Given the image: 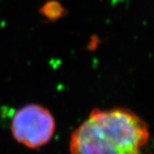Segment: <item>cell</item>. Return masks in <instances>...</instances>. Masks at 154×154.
I'll return each instance as SVG.
<instances>
[{
	"label": "cell",
	"instance_id": "7a4b0ae2",
	"mask_svg": "<svg viewBox=\"0 0 154 154\" xmlns=\"http://www.w3.org/2000/svg\"><path fill=\"white\" fill-rule=\"evenodd\" d=\"M55 128V120L49 110L34 104L19 109L11 122L15 140L29 148H38L48 143Z\"/></svg>",
	"mask_w": 154,
	"mask_h": 154
},
{
	"label": "cell",
	"instance_id": "3957f363",
	"mask_svg": "<svg viewBox=\"0 0 154 154\" xmlns=\"http://www.w3.org/2000/svg\"><path fill=\"white\" fill-rule=\"evenodd\" d=\"M43 13L48 18L54 19L61 16L62 7L57 3H49L43 8Z\"/></svg>",
	"mask_w": 154,
	"mask_h": 154
},
{
	"label": "cell",
	"instance_id": "6da1fadb",
	"mask_svg": "<svg viewBox=\"0 0 154 154\" xmlns=\"http://www.w3.org/2000/svg\"><path fill=\"white\" fill-rule=\"evenodd\" d=\"M147 125L127 109L94 110L72 134L70 154H140Z\"/></svg>",
	"mask_w": 154,
	"mask_h": 154
}]
</instances>
